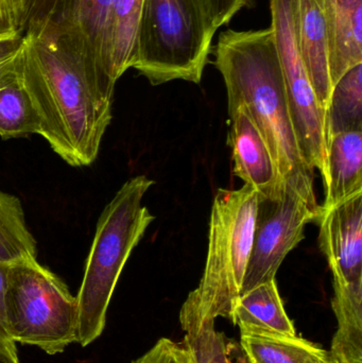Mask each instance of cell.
Segmentation results:
<instances>
[{
	"label": "cell",
	"instance_id": "obj_13",
	"mask_svg": "<svg viewBox=\"0 0 362 363\" xmlns=\"http://www.w3.org/2000/svg\"><path fill=\"white\" fill-rule=\"evenodd\" d=\"M329 42L332 85L362 63V0H316Z\"/></svg>",
	"mask_w": 362,
	"mask_h": 363
},
{
	"label": "cell",
	"instance_id": "obj_17",
	"mask_svg": "<svg viewBox=\"0 0 362 363\" xmlns=\"http://www.w3.org/2000/svg\"><path fill=\"white\" fill-rule=\"evenodd\" d=\"M240 347L249 363H325L329 356L297 335L240 332Z\"/></svg>",
	"mask_w": 362,
	"mask_h": 363
},
{
	"label": "cell",
	"instance_id": "obj_9",
	"mask_svg": "<svg viewBox=\"0 0 362 363\" xmlns=\"http://www.w3.org/2000/svg\"><path fill=\"white\" fill-rule=\"evenodd\" d=\"M319 245L333 284L362 283V192L321 211Z\"/></svg>",
	"mask_w": 362,
	"mask_h": 363
},
{
	"label": "cell",
	"instance_id": "obj_3",
	"mask_svg": "<svg viewBox=\"0 0 362 363\" xmlns=\"http://www.w3.org/2000/svg\"><path fill=\"white\" fill-rule=\"evenodd\" d=\"M154 182L137 176L125 182L98 220L78 296V336L81 347L97 340L106 323L111 298L121 272L154 216L142 199Z\"/></svg>",
	"mask_w": 362,
	"mask_h": 363
},
{
	"label": "cell",
	"instance_id": "obj_29",
	"mask_svg": "<svg viewBox=\"0 0 362 363\" xmlns=\"http://www.w3.org/2000/svg\"><path fill=\"white\" fill-rule=\"evenodd\" d=\"M325 363H341V362H338L337 359H335V358L332 357V356L329 355V358H327V362H325Z\"/></svg>",
	"mask_w": 362,
	"mask_h": 363
},
{
	"label": "cell",
	"instance_id": "obj_30",
	"mask_svg": "<svg viewBox=\"0 0 362 363\" xmlns=\"http://www.w3.org/2000/svg\"><path fill=\"white\" fill-rule=\"evenodd\" d=\"M38 0H32V4H33V12L34 10H35L36 4H38ZM33 12H32V14H33Z\"/></svg>",
	"mask_w": 362,
	"mask_h": 363
},
{
	"label": "cell",
	"instance_id": "obj_6",
	"mask_svg": "<svg viewBox=\"0 0 362 363\" xmlns=\"http://www.w3.org/2000/svg\"><path fill=\"white\" fill-rule=\"evenodd\" d=\"M4 321L13 342L57 355L77 342L78 303L65 283L38 259L23 262L9 267Z\"/></svg>",
	"mask_w": 362,
	"mask_h": 363
},
{
	"label": "cell",
	"instance_id": "obj_23",
	"mask_svg": "<svg viewBox=\"0 0 362 363\" xmlns=\"http://www.w3.org/2000/svg\"><path fill=\"white\" fill-rule=\"evenodd\" d=\"M33 12L32 0H0V25L23 34Z\"/></svg>",
	"mask_w": 362,
	"mask_h": 363
},
{
	"label": "cell",
	"instance_id": "obj_21",
	"mask_svg": "<svg viewBox=\"0 0 362 363\" xmlns=\"http://www.w3.org/2000/svg\"><path fill=\"white\" fill-rule=\"evenodd\" d=\"M40 129L38 113L17 79L0 87V138H26Z\"/></svg>",
	"mask_w": 362,
	"mask_h": 363
},
{
	"label": "cell",
	"instance_id": "obj_2",
	"mask_svg": "<svg viewBox=\"0 0 362 363\" xmlns=\"http://www.w3.org/2000/svg\"><path fill=\"white\" fill-rule=\"evenodd\" d=\"M214 55L215 66L227 87L229 108H246L269 147L283 184L320 208L315 192V169L304 159L293 129L271 26L223 31Z\"/></svg>",
	"mask_w": 362,
	"mask_h": 363
},
{
	"label": "cell",
	"instance_id": "obj_32",
	"mask_svg": "<svg viewBox=\"0 0 362 363\" xmlns=\"http://www.w3.org/2000/svg\"><path fill=\"white\" fill-rule=\"evenodd\" d=\"M50 1V0H38V4H45V2Z\"/></svg>",
	"mask_w": 362,
	"mask_h": 363
},
{
	"label": "cell",
	"instance_id": "obj_8",
	"mask_svg": "<svg viewBox=\"0 0 362 363\" xmlns=\"http://www.w3.org/2000/svg\"><path fill=\"white\" fill-rule=\"evenodd\" d=\"M270 10L295 136L308 165L322 174L327 148L324 111L298 52L291 0H270Z\"/></svg>",
	"mask_w": 362,
	"mask_h": 363
},
{
	"label": "cell",
	"instance_id": "obj_7",
	"mask_svg": "<svg viewBox=\"0 0 362 363\" xmlns=\"http://www.w3.org/2000/svg\"><path fill=\"white\" fill-rule=\"evenodd\" d=\"M320 213L288 186L273 196L259 194L252 251L240 294L276 279L286 256L305 238L306 225L318 222Z\"/></svg>",
	"mask_w": 362,
	"mask_h": 363
},
{
	"label": "cell",
	"instance_id": "obj_1",
	"mask_svg": "<svg viewBox=\"0 0 362 363\" xmlns=\"http://www.w3.org/2000/svg\"><path fill=\"white\" fill-rule=\"evenodd\" d=\"M23 32L16 79L38 113L40 135L68 165L89 166L112 121L115 83L50 17H31Z\"/></svg>",
	"mask_w": 362,
	"mask_h": 363
},
{
	"label": "cell",
	"instance_id": "obj_27",
	"mask_svg": "<svg viewBox=\"0 0 362 363\" xmlns=\"http://www.w3.org/2000/svg\"><path fill=\"white\" fill-rule=\"evenodd\" d=\"M0 363H21L17 353L16 343L0 345Z\"/></svg>",
	"mask_w": 362,
	"mask_h": 363
},
{
	"label": "cell",
	"instance_id": "obj_11",
	"mask_svg": "<svg viewBox=\"0 0 362 363\" xmlns=\"http://www.w3.org/2000/svg\"><path fill=\"white\" fill-rule=\"evenodd\" d=\"M111 4L112 0H50L33 16L50 17L59 29L78 45L108 77L106 36Z\"/></svg>",
	"mask_w": 362,
	"mask_h": 363
},
{
	"label": "cell",
	"instance_id": "obj_5",
	"mask_svg": "<svg viewBox=\"0 0 362 363\" xmlns=\"http://www.w3.org/2000/svg\"><path fill=\"white\" fill-rule=\"evenodd\" d=\"M216 30L199 0H145L134 69L151 84H199Z\"/></svg>",
	"mask_w": 362,
	"mask_h": 363
},
{
	"label": "cell",
	"instance_id": "obj_26",
	"mask_svg": "<svg viewBox=\"0 0 362 363\" xmlns=\"http://www.w3.org/2000/svg\"><path fill=\"white\" fill-rule=\"evenodd\" d=\"M8 270L9 267L0 264V345L13 342L9 338L8 333H6V321H4V292H6Z\"/></svg>",
	"mask_w": 362,
	"mask_h": 363
},
{
	"label": "cell",
	"instance_id": "obj_19",
	"mask_svg": "<svg viewBox=\"0 0 362 363\" xmlns=\"http://www.w3.org/2000/svg\"><path fill=\"white\" fill-rule=\"evenodd\" d=\"M324 128L327 140L342 132L362 131V63L349 69L334 85Z\"/></svg>",
	"mask_w": 362,
	"mask_h": 363
},
{
	"label": "cell",
	"instance_id": "obj_14",
	"mask_svg": "<svg viewBox=\"0 0 362 363\" xmlns=\"http://www.w3.org/2000/svg\"><path fill=\"white\" fill-rule=\"evenodd\" d=\"M322 177L324 201L321 211L362 192V131L342 132L329 138Z\"/></svg>",
	"mask_w": 362,
	"mask_h": 363
},
{
	"label": "cell",
	"instance_id": "obj_18",
	"mask_svg": "<svg viewBox=\"0 0 362 363\" xmlns=\"http://www.w3.org/2000/svg\"><path fill=\"white\" fill-rule=\"evenodd\" d=\"M38 247L16 196L0 191V264L14 266L35 260Z\"/></svg>",
	"mask_w": 362,
	"mask_h": 363
},
{
	"label": "cell",
	"instance_id": "obj_16",
	"mask_svg": "<svg viewBox=\"0 0 362 363\" xmlns=\"http://www.w3.org/2000/svg\"><path fill=\"white\" fill-rule=\"evenodd\" d=\"M144 6L145 0H112L106 36V68L115 84L135 64Z\"/></svg>",
	"mask_w": 362,
	"mask_h": 363
},
{
	"label": "cell",
	"instance_id": "obj_28",
	"mask_svg": "<svg viewBox=\"0 0 362 363\" xmlns=\"http://www.w3.org/2000/svg\"><path fill=\"white\" fill-rule=\"evenodd\" d=\"M17 33H18V32H4V33H0V40H2V38H9V36L14 35V34Z\"/></svg>",
	"mask_w": 362,
	"mask_h": 363
},
{
	"label": "cell",
	"instance_id": "obj_22",
	"mask_svg": "<svg viewBox=\"0 0 362 363\" xmlns=\"http://www.w3.org/2000/svg\"><path fill=\"white\" fill-rule=\"evenodd\" d=\"M133 363H195L183 343L162 338Z\"/></svg>",
	"mask_w": 362,
	"mask_h": 363
},
{
	"label": "cell",
	"instance_id": "obj_25",
	"mask_svg": "<svg viewBox=\"0 0 362 363\" xmlns=\"http://www.w3.org/2000/svg\"><path fill=\"white\" fill-rule=\"evenodd\" d=\"M23 45V34L0 40V87L16 79V66Z\"/></svg>",
	"mask_w": 362,
	"mask_h": 363
},
{
	"label": "cell",
	"instance_id": "obj_10",
	"mask_svg": "<svg viewBox=\"0 0 362 363\" xmlns=\"http://www.w3.org/2000/svg\"><path fill=\"white\" fill-rule=\"evenodd\" d=\"M227 145L232 150L233 174L252 186L261 196H273L284 187L263 134L242 106L229 108Z\"/></svg>",
	"mask_w": 362,
	"mask_h": 363
},
{
	"label": "cell",
	"instance_id": "obj_12",
	"mask_svg": "<svg viewBox=\"0 0 362 363\" xmlns=\"http://www.w3.org/2000/svg\"><path fill=\"white\" fill-rule=\"evenodd\" d=\"M291 12L298 52L325 114L333 85L324 17L316 0H291Z\"/></svg>",
	"mask_w": 362,
	"mask_h": 363
},
{
	"label": "cell",
	"instance_id": "obj_24",
	"mask_svg": "<svg viewBox=\"0 0 362 363\" xmlns=\"http://www.w3.org/2000/svg\"><path fill=\"white\" fill-rule=\"evenodd\" d=\"M253 0H199L212 27L218 30L229 25L239 11L250 8Z\"/></svg>",
	"mask_w": 362,
	"mask_h": 363
},
{
	"label": "cell",
	"instance_id": "obj_20",
	"mask_svg": "<svg viewBox=\"0 0 362 363\" xmlns=\"http://www.w3.org/2000/svg\"><path fill=\"white\" fill-rule=\"evenodd\" d=\"M181 326L185 332V345L195 363H236L235 347L223 333L215 328V320H200L181 311ZM249 363V362H248Z\"/></svg>",
	"mask_w": 362,
	"mask_h": 363
},
{
	"label": "cell",
	"instance_id": "obj_4",
	"mask_svg": "<svg viewBox=\"0 0 362 363\" xmlns=\"http://www.w3.org/2000/svg\"><path fill=\"white\" fill-rule=\"evenodd\" d=\"M259 192L244 184L239 189L220 188L210 213L205 268L199 286L181 311L200 320L231 319L234 303L252 251Z\"/></svg>",
	"mask_w": 362,
	"mask_h": 363
},
{
	"label": "cell",
	"instance_id": "obj_15",
	"mask_svg": "<svg viewBox=\"0 0 362 363\" xmlns=\"http://www.w3.org/2000/svg\"><path fill=\"white\" fill-rule=\"evenodd\" d=\"M231 320L239 326L240 332L297 335L285 311L276 279L240 294L234 303Z\"/></svg>",
	"mask_w": 362,
	"mask_h": 363
},
{
	"label": "cell",
	"instance_id": "obj_31",
	"mask_svg": "<svg viewBox=\"0 0 362 363\" xmlns=\"http://www.w3.org/2000/svg\"><path fill=\"white\" fill-rule=\"evenodd\" d=\"M4 32H13V31H6V30H4V28L1 27V25H0V33H4Z\"/></svg>",
	"mask_w": 362,
	"mask_h": 363
}]
</instances>
